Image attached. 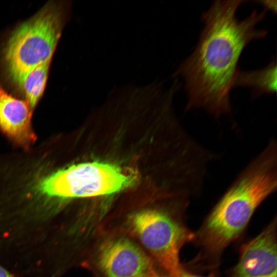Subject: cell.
Segmentation results:
<instances>
[{
  "label": "cell",
  "instance_id": "6da1fadb",
  "mask_svg": "<svg viewBox=\"0 0 277 277\" xmlns=\"http://www.w3.org/2000/svg\"><path fill=\"white\" fill-rule=\"evenodd\" d=\"M243 0H217L201 16L203 28L192 53L173 74L181 78L187 94L185 112L203 109L215 118L231 112L230 92L241 55L251 42L265 37L258 24L266 11L254 10L239 20Z\"/></svg>",
  "mask_w": 277,
  "mask_h": 277
},
{
  "label": "cell",
  "instance_id": "7a4b0ae2",
  "mask_svg": "<svg viewBox=\"0 0 277 277\" xmlns=\"http://www.w3.org/2000/svg\"><path fill=\"white\" fill-rule=\"evenodd\" d=\"M277 187V144L269 140L239 173L212 208L199 234L210 253H219L245 228L259 206Z\"/></svg>",
  "mask_w": 277,
  "mask_h": 277
},
{
  "label": "cell",
  "instance_id": "3957f363",
  "mask_svg": "<svg viewBox=\"0 0 277 277\" xmlns=\"http://www.w3.org/2000/svg\"><path fill=\"white\" fill-rule=\"evenodd\" d=\"M70 6L64 2L48 4L11 34L4 50V61L11 78L19 87L30 71L51 60Z\"/></svg>",
  "mask_w": 277,
  "mask_h": 277
},
{
  "label": "cell",
  "instance_id": "277c9868",
  "mask_svg": "<svg viewBox=\"0 0 277 277\" xmlns=\"http://www.w3.org/2000/svg\"><path fill=\"white\" fill-rule=\"evenodd\" d=\"M134 176L116 165L93 162L73 165L39 179L32 189L48 199L84 197L112 194L132 185Z\"/></svg>",
  "mask_w": 277,
  "mask_h": 277
},
{
  "label": "cell",
  "instance_id": "5b68a950",
  "mask_svg": "<svg viewBox=\"0 0 277 277\" xmlns=\"http://www.w3.org/2000/svg\"><path fill=\"white\" fill-rule=\"evenodd\" d=\"M127 225L168 274L180 277L183 269L180 262V250L193 237L183 223L167 212L150 209L130 215Z\"/></svg>",
  "mask_w": 277,
  "mask_h": 277
},
{
  "label": "cell",
  "instance_id": "8992f818",
  "mask_svg": "<svg viewBox=\"0 0 277 277\" xmlns=\"http://www.w3.org/2000/svg\"><path fill=\"white\" fill-rule=\"evenodd\" d=\"M97 264L106 277H149L156 272L145 252L124 237L108 239L101 244Z\"/></svg>",
  "mask_w": 277,
  "mask_h": 277
},
{
  "label": "cell",
  "instance_id": "52a82bcc",
  "mask_svg": "<svg viewBox=\"0 0 277 277\" xmlns=\"http://www.w3.org/2000/svg\"><path fill=\"white\" fill-rule=\"evenodd\" d=\"M276 219L244 245L231 277H276Z\"/></svg>",
  "mask_w": 277,
  "mask_h": 277
},
{
  "label": "cell",
  "instance_id": "ba28073f",
  "mask_svg": "<svg viewBox=\"0 0 277 277\" xmlns=\"http://www.w3.org/2000/svg\"><path fill=\"white\" fill-rule=\"evenodd\" d=\"M32 111L26 101L16 98L0 86V128L25 148L29 147L36 140L31 127Z\"/></svg>",
  "mask_w": 277,
  "mask_h": 277
},
{
  "label": "cell",
  "instance_id": "9c48e42d",
  "mask_svg": "<svg viewBox=\"0 0 277 277\" xmlns=\"http://www.w3.org/2000/svg\"><path fill=\"white\" fill-rule=\"evenodd\" d=\"M276 64L274 58L266 66L257 70L239 69L233 87H247L251 90L253 98L272 94L276 90Z\"/></svg>",
  "mask_w": 277,
  "mask_h": 277
},
{
  "label": "cell",
  "instance_id": "30bf717a",
  "mask_svg": "<svg viewBox=\"0 0 277 277\" xmlns=\"http://www.w3.org/2000/svg\"><path fill=\"white\" fill-rule=\"evenodd\" d=\"M51 60L35 67L25 77L21 88L32 110L36 106L45 90Z\"/></svg>",
  "mask_w": 277,
  "mask_h": 277
},
{
  "label": "cell",
  "instance_id": "8fae6325",
  "mask_svg": "<svg viewBox=\"0 0 277 277\" xmlns=\"http://www.w3.org/2000/svg\"><path fill=\"white\" fill-rule=\"evenodd\" d=\"M258 2L264 7L265 11L269 10L272 13H276V1H259Z\"/></svg>",
  "mask_w": 277,
  "mask_h": 277
},
{
  "label": "cell",
  "instance_id": "7c38bea8",
  "mask_svg": "<svg viewBox=\"0 0 277 277\" xmlns=\"http://www.w3.org/2000/svg\"><path fill=\"white\" fill-rule=\"evenodd\" d=\"M0 277H15L10 272L0 266Z\"/></svg>",
  "mask_w": 277,
  "mask_h": 277
},
{
  "label": "cell",
  "instance_id": "4fadbf2b",
  "mask_svg": "<svg viewBox=\"0 0 277 277\" xmlns=\"http://www.w3.org/2000/svg\"><path fill=\"white\" fill-rule=\"evenodd\" d=\"M180 277H204L190 273L184 269L182 270Z\"/></svg>",
  "mask_w": 277,
  "mask_h": 277
},
{
  "label": "cell",
  "instance_id": "5bb4252c",
  "mask_svg": "<svg viewBox=\"0 0 277 277\" xmlns=\"http://www.w3.org/2000/svg\"><path fill=\"white\" fill-rule=\"evenodd\" d=\"M149 277H163L161 275H160L157 272L154 273V274L152 275L151 276Z\"/></svg>",
  "mask_w": 277,
  "mask_h": 277
}]
</instances>
